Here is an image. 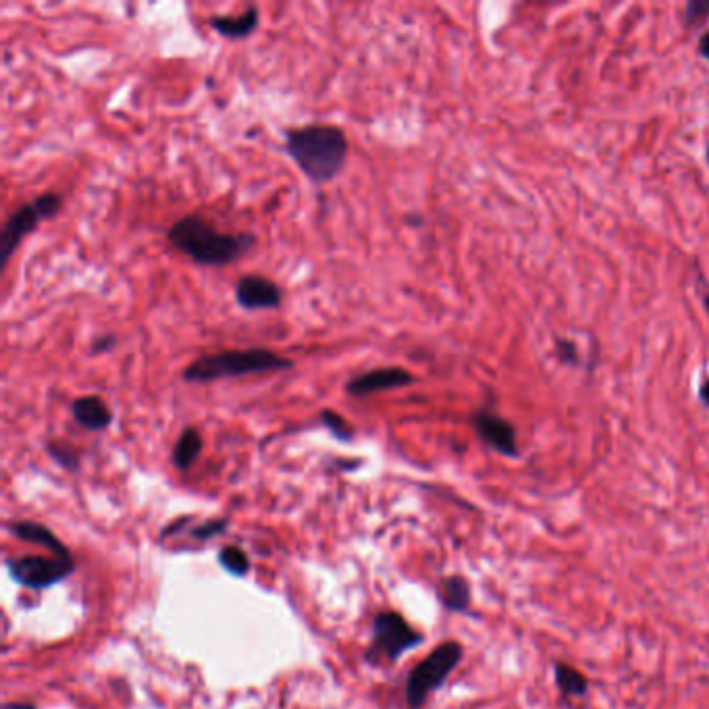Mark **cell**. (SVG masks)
<instances>
[{
	"mask_svg": "<svg viewBox=\"0 0 709 709\" xmlns=\"http://www.w3.org/2000/svg\"><path fill=\"white\" fill-rule=\"evenodd\" d=\"M9 531L23 539V541H30V543H38L46 549H50V554L52 556H57V558H71V551L69 547L52 533L50 529H46L44 524L40 522H32V520H19V522H11L9 524Z\"/></svg>",
	"mask_w": 709,
	"mask_h": 709,
	"instance_id": "cell-13",
	"label": "cell"
},
{
	"mask_svg": "<svg viewBox=\"0 0 709 709\" xmlns=\"http://www.w3.org/2000/svg\"><path fill=\"white\" fill-rule=\"evenodd\" d=\"M227 527H229V518H215V520H208L204 524H198V527H194L190 531V535L198 541H208V539L225 533Z\"/></svg>",
	"mask_w": 709,
	"mask_h": 709,
	"instance_id": "cell-20",
	"label": "cell"
},
{
	"mask_svg": "<svg viewBox=\"0 0 709 709\" xmlns=\"http://www.w3.org/2000/svg\"><path fill=\"white\" fill-rule=\"evenodd\" d=\"M63 208V196L55 192H46L36 196L32 202L23 204L7 219L0 229V269L9 265L11 256L21 246V242L32 235L42 221L57 217Z\"/></svg>",
	"mask_w": 709,
	"mask_h": 709,
	"instance_id": "cell-5",
	"label": "cell"
},
{
	"mask_svg": "<svg viewBox=\"0 0 709 709\" xmlns=\"http://www.w3.org/2000/svg\"><path fill=\"white\" fill-rule=\"evenodd\" d=\"M472 427H475L479 439L485 445H489L491 450L506 458H518L520 450H518L516 429L510 420H506L504 416H500L493 410H479L472 414Z\"/></svg>",
	"mask_w": 709,
	"mask_h": 709,
	"instance_id": "cell-8",
	"label": "cell"
},
{
	"mask_svg": "<svg viewBox=\"0 0 709 709\" xmlns=\"http://www.w3.org/2000/svg\"><path fill=\"white\" fill-rule=\"evenodd\" d=\"M464 658V647L458 641H445L437 645L427 658L416 664L406 682V701L410 709H420L431 693L448 682L450 674Z\"/></svg>",
	"mask_w": 709,
	"mask_h": 709,
	"instance_id": "cell-4",
	"label": "cell"
},
{
	"mask_svg": "<svg viewBox=\"0 0 709 709\" xmlns=\"http://www.w3.org/2000/svg\"><path fill=\"white\" fill-rule=\"evenodd\" d=\"M703 308H705L707 317H709V294H705V298H703Z\"/></svg>",
	"mask_w": 709,
	"mask_h": 709,
	"instance_id": "cell-27",
	"label": "cell"
},
{
	"mask_svg": "<svg viewBox=\"0 0 709 709\" xmlns=\"http://www.w3.org/2000/svg\"><path fill=\"white\" fill-rule=\"evenodd\" d=\"M235 302L244 310H277L283 304L281 287L262 275H244L235 283Z\"/></svg>",
	"mask_w": 709,
	"mask_h": 709,
	"instance_id": "cell-10",
	"label": "cell"
},
{
	"mask_svg": "<svg viewBox=\"0 0 709 709\" xmlns=\"http://www.w3.org/2000/svg\"><path fill=\"white\" fill-rule=\"evenodd\" d=\"M71 414L75 423L86 431L100 433L113 423V410L100 396H82L71 402Z\"/></svg>",
	"mask_w": 709,
	"mask_h": 709,
	"instance_id": "cell-11",
	"label": "cell"
},
{
	"mask_svg": "<svg viewBox=\"0 0 709 709\" xmlns=\"http://www.w3.org/2000/svg\"><path fill=\"white\" fill-rule=\"evenodd\" d=\"M115 344H117V337H115V335H111V333H107V335H100V337H96V339L92 341V348H90V352H92V354H104V352H111V350L115 348Z\"/></svg>",
	"mask_w": 709,
	"mask_h": 709,
	"instance_id": "cell-23",
	"label": "cell"
},
{
	"mask_svg": "<svg viewBox=\"0 0 709 709\" xmlns=\"http://www.w3.org/2000/svg\"><path fill=\"white\" fill-rule=\"evenodd\" d=\"M321 423H323V427H325L335 439H339V441H352V439H354V429H352V425H350L348 420H346L344 416H341L339 412H335V410H329V408L321 410Z\"/></svg>",
	"mask_w": 709,
	"mask_h": 709,
	"instance_id": "cell-19",
	"label": "cell"
},
{
	"mask_svg": "<svg viewBox=\"0 0 709 709\" xmlns=\"http://www.w3.org/2000/svg\"><path fill=\"white\" fill-rule=\"evenodd\" d=\"M556 354L562 364H576L579 362V348H576L574 341L570 339H558L556 341Z\"/></svg>",
	"mask_w": 709,
	"mask_h": 709,
	"instance_id": "cell-22",
	"label": "cell"
},
{
	"mask_svg": "<svg viewBox=\"0 0 709 709\" xmlns=\"http://www.w3.org/2000/svg\"><path fill=\"white\" fill-rule=\"evenodd\" d=\"M709 17V3L707 0H691L685 7V23L697 25Z\"/></svg>",
	"mask_w": 709,
	"mask_h": 709,
	"instance_id": "cell-21",
	"label": "cell"
},
{
	"mask_svg": "<svg viewBox=\"0 0 709 709\" xmlns=\"http://www.w3.org/2000/svg\"><path fill=\"white\" fill-rule=\"evenodd\" d=\"M294 366V360L279 356L267 348L225 350L196 358L188 369L183 371L181 377L188 383H213L221 379H240L248 375L292 371Z\"/></svg>",
	"mask_w": 709,
	"mask_h": 709,
	"instance_id": "cell-3",
	"label": "cell"
},
{
	"mask_svg": "<svg viewBox=\"0 0 709 709\" xmlns=\"http://www.w3.org/2000/svg\"><path fill=\"white\" fill-rule=\"evenodd\" d=\"M9 574L13 576V581L19 585L42 591L52 585H57L65 581L69 574L75 570L73 558H40V556H25V558H13L7 560Z\"/></svg>",
	"mask_w": 709,
	"mask_h": 709,
	"instance_id": "cell-7",
	"label": "cell"
},
{
	"mask_svg": "<svg viewBox=\"0 0 709 709\" xmlns=\"http://www.w3.org/2000/svg\"><path fill=\"white\" fill-rule=\"evenodd\" d=\"M200 452H202V435L198 433V429H194V427L183 429L177 443H175V448H173L175 468L190 470L196 464Z\"/></svg>",
	"mask_w": 709,
	"mask_h": 709,
	"instance_id": "cell-16",
	"label": "cell"
},
{
	"mask_svg": "<svg viewBox=\"0 0 709 709\" xmlns=\"http://www.w3.org/2000/svg\"><path fill=\"white\" fill-rule=\"evenodd\" d=\"M414 383L416 377L410 371L402 369V366H385V369H375L352 377L346 383V393L352 398H364V396H373V393L379 391L410 387Z\"/></svg>",
	"mask_w": 709,
	"mask_h": 709,
	"instance_id": "cell-9",
	"label": "cell"
},
{
	"mask_svg": "<svg viewBox=\"0 0 709 709\" xmlns=\"http://www.w3.org/2000/svg\"><path fill=\"white\" fill-rule=\"evenodd\" d=\"M210 28H213L219 36L227 40H246L250 38L260 25V13L258 7H248L242 15H215L208 21Z\"/></svg>",
	"mask_w": 709,
	"mask_h": 709,
	"instance_id": "cell-12",
	"label": "cell"
},
{
	"mask_svg": "<svg viewBox=\"0 0 709 709\" xmlns=\"http://www.w3.org/2000/svg\"><path fill=\"white\" fill-rule=\"evenodd\" d=\"M707 163H709V146H707Z\"/></svg>",
	"mask_w": 709,
	"mask_h": 709,
	"instance_id": "cell-28",
	"label": "cell"
},
{
	"mask_svg": "<svg viewBox=\"0 0 709 709\" xmlns=\"http://www.w3.org/2000/svg\"><path fill=\"white\" fill-rule=\"evenodd\" d=\"M699 400L705 408H709V377L703 379V383L699 385Z\"/></svg>",
	"mask_w": 709,
	"mask_h": 709,
	"instance_id": "cell-25",
	"label": "cell"
},
{
	"mask_svg": "<svg viewBox=\"0 0 709 709\" xmlns=\"http://www.w3.org/2000/svg\"><path fill=\"white\" fill-rule=\"evenodd\" d=\"M219 562L233 576H246L248 570H250V558L246 556V551L240 549V547H235V545H229V547L221 549Z\"/></svg>",
	"mask_w": 709,
	"mask_h": 709,
	"instance_id": "cell-18",
	"label": "cell"
},
{
	"mask_svg": "<svg viewBox=\"0 0 709 709\" xmlns=\"http://www.w3.org/2000/svg\"><path fill=\"white\" fill-rule=\"evenodd\" d=\"M699 55L709 61V30L699 38Z\"/></svg>",
	"mask_w": 709,
	"mask_h": 709,
	"instance_id": "cell-24",
	"label": "cell"
},
{
	"mask_svg": "<svg viewBox=\"0 0 709 709\" xmlns=\"http://www.w3.org/2000/svg\"><path fill=\"white\" fill-rule=\"evenodd\" d=\"M169 244L200 267H225L256 246L254 233H223L202 215H186L167 229Z\"/></svg>",
	"mask_w": 709,
	"mask_h": 709,
	"instance_id": "cell-1",
	"label": "cell"
},
{
	"mask_svg": "<svg viewBox=\"0 0 709 709\" xmlns=\"http://www.w3.org/2000/svg\"><path fill=\"white\" fill-rule=\"evenodd\" d=\"M554 680L562 699H583L589 695V678L570 664H554Z\"/></svg>",
	"mask_w": 709,
	"mask_h": 709,
	"instance_id": "cell-14",
	"label": "cell"
},
{
	"mask_svg": "<svg viewBox=\"0 0 709 709\" xmlns=\"http://www.w3.org/2000/svg\"><path fill=\"white\" fill-rule=\"evenodd\" d=\"M3 709H36L32 703H7Z\"/></svg>",
	"mask_w": 709,
	"mask_h": 709,
	"instance_id": "cell-26",
	"label": "cell"
},
{
	"mask_svg": "<svg viewBox=\"0 0 709 709\" xmlns=\"http://www.w3.org/2000/svg\"><path fill=\"white\" fill-rule=\"evenodd\" d=\"M441 601H443V608L454 614H466L470 610L472 591H470V583L462 574H452L448 579H443Z\"/></svg>",
	"mask_w": 709,
	"mask_h": 709,
	"instance_id": "cell-15",
	"label": "cell"
},
{
	"mask_svg": "<svg viewBox=\"0 0 709 709\" xmlns=\"http://www.w3.org/2000/svg\"><path fill=\"white\" fill-rule=\"evenodd\" d=\"M46 450H48L50 458L55 460L61 468H65L69 472L80 470V452H77L73 445H69L65 441H48Z\"/></svg>",
	"mask_w": 709,
	"mask_h": 709,
	"instance_id": "cell-17",
	"label": "cell"
},
{
	"mask_svg": "<svg viewBox=\"0 0 709 709\" xmlns=\"http://www.w3.org/2000/svg\"><path fill=\"white\" fill-rule=\"evenodd\" d=\"M285 154L314 186L333 181L348 163V138L335 125H304L285 131Z\"/></svg>",
	"mask_w": 709,
	"mask_h": 709,
	"instance_id": "cell-2",
	"label": "cell"
},
{
	"mask_svg": "<svg viewBox=\"0 0 709 709\" xmlns=\"http://www.w3.org/2000/svg\"><path fill=\"white\" fill-rule=\"evenodd\" d=\"M425 637L412 628L406 618L398 612H379L373 620V643L366 651L364 660L379 666L383 662L396 664L402 655L418 645H423Z\"/></svg>",
	"mask_w": 709,
	"mask_h": 709,
	"instance_id": "cell-6",
	"label": "cell"
}]
</instances>
